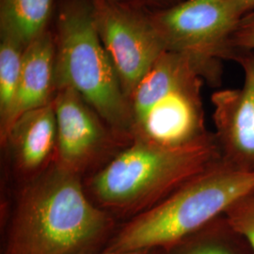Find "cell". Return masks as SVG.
Here are the masks:
<instances>
[{
	"mask_svg": "<svg viewBox=\"0 0 254 254\" xmlns=\"http://www.w3.org/2000/svg\"><path fill=\"white\" fill-rule=\"evenodd\" d=\"M233 61L243 71V83L212 95L216 138L224 159L254 170V53L238 51Z\"/></svg>",
	"mask_w": 254,
	"mask_h": 254,
	"instance_id": "obj_9",
	"label": "cell"
},
{
	"mask_svg": "<svg viewBox=\"0 0 254 254\" xmlns=\"http://www.w3.org/2000/svg\"><path fill=\"white\" fill-rule=\"evenodd\" d=\"M148 13L167 51L189 57L204 81L218 86L222 63L236 55L232 39L243 18L230 1L185 0Z\"/></svg>",
	"mask_w": 254,
	"mask_h": 254,
	"instance_id": "obj_6",
	"label": "cell"
},
{
	"mask_svg": "<svg viewBox=\"0 0 254 254\" xmlns=\"http://www.w3.org/2000/svg\"><path fill=\"white\" fill-rule=\"evenodd\" d=\"M149 254H254L242 236L234 232L227 222L214 221L173 245L149 251Z\"/></svg>",
	"mask_w": 254,
	"mask_h": 254,
	"instance_id": "obj_13",
	"label": "cell"
},
{
	"mask_svg": "<svg viewBox=\"0 0 254 254\" xmlns=\"http://www.w3.org/2000/svg\"><path fill=\"white\" fill-rule=\"evenodd\" d=\"M54 33L55 88L76 91L121 136L131 140L129 101L93 24L91 0H67Z\"/></svg>",
	"mask_w": 254,
	"mask_h": 254,
	"instance_id": "obj_4",
	"label": "cell"
},
{
	"mask_svg": "<svg viewBox=\"0 0 254 254\" xmlns=\"http://www.w3.org/2000/svg\"><path fill=\"white\" fill-rule=\"evenodd\" d=\"M203 81L189 57L166 51L128 98L131 140L181 146L208 136L201 97Z\"/></svg>",
	"mask_w": 254,
	"mask_h": 254,
	"instance_id": "obj_5",
	"label": "cell"
},
{
	"mask_svg": "<svg viewBox=\"0 0 254 254\" xmlns=\"http://www.w3.org/2000/svg\"><path fill=\"white\" fill-rule=\"evenodd\" d=\"M253 191L254 170L221 157L153 208L118 227L104 252H141L173 245L207 226Z\"/></svg>",
	"mask_w": 254,
	"mask_h": 254,
	"instance_id": "obj_3",
	"label": "cell"
},
{
	"mask_svg": "<svg viewBox=\"0 0 254 254\" xmlns=\"http://www.w3.org/2000/svg\"><path fill=\"white\" fill-rule=\"evenodd\" d=\"M149 254V251H141V252H127V253H106V252H102V253H97V254Z\"/></svg>",
	"mask_w": 254,
	"mask_h": 254,
	"instance_id": "obj_19",
	"label": "cell"
},
{
	"mask_svg": "<svg viewBox=\"0 0 254 254\" xmlns=\"http://www.w3.org/2000/svg\"><path fill=\"white\" fill-rule=\"evenodd\" d=\"M236 52L254 53V11L241 19L232 39Z\"/></svg>",
	"mask_w": 254,
	"mask_h": 254,
	"instance_id": "obj_16",
	"label": "cell"
},
{
	"mask_svg": "<svg viewBox=\"0 0 254 254\" xmlns=\"http://www.w3.org/2000/svg\"><path fill=\"white\" fill-rule=\"evenodd\" d=\"M25 46L0 35V133L8 124L23 65Z\"/></svg>",
	"mask_w": 254,
	"mask_h": 254,
	"instance_id": "obj_14",
	"label": "cell"
},
{
	"mask_svg": "<svg viewBox=\"0 0 254 254\" xmlns=\"http://www.w3.org/2000/svg\"><path fill=\"white\" fill-rule=\"evenodd\" d=\"M117 229L116 218L89 197L81 176L53 164L21 191L1 254H97Z\"/></svg>",
	"mask_w": 254,
	"mask_h": 254,
	"instance_id": "obj_1",
	"label": "cell"
},
{
	"mask_svg": "<svg viewBox=\"0 0 254 254\" xmlns=\"http://www.w3.org/2000/svg\"><path fill=\"white\" fill-rule=\"evenodd\" d=\"M55 61L54 33L50 29L25 48L18 90L8 124L0 133L1 144L21 115L53 102L56 92Z\"/></svg>",
	"mask_w": 254,
	"mask_h": 254,
	"instance_id": "obj_11",
	"label": "cell"
},
{
	"mask_svg": "<svg viewBox=\"0 0 254 254\" xmlns=\"http://www.w3.org/2000/svg\"><path fill=\"white\" fill-rule=\"evenodd\" d=\"M53 106L57 121L54 164L64 171L82 176L98 166L103 168L131 142L71 88L58 89Z\"/></svg>",
	"mask_w": 254,
	"mask_h": 254,
	"instance_id": "obj_8",
	"label": "cell"
},
{
	"mask_svg": "<svg viewBox=\"0 0 254 254\" xmlns=\"http://www.w3.org/2000/svg\"><path fill=\"white\" fill-rule=\"evenodd\" d=\"M229 1L242 17L254 11V0H229Z\"/></svg>",
	"mask_w": 254,
	"mask_h": 254,
	"instance_id": "obj_18",
	"label": "cell"
},
{
	"mask_svg": "<svg viewBox=\"0 0 254 254\" xmlns=\"http://www.w3.org/2000/svg\"><path fill=\"white\" fill-rule=\"evenodd\" d=\"M222 157L216 136L181 146L133 139L94 173L86 190L115 218L144 213Z\"/></svg>",
	"mask_w": 254,
	"mask_h": 254,
	"instance_id": "obj_2",
	"label": "cell"
},
{
	"mask_svg": "<svg viewBox=\"0 0 254 254\" xmlns=\"http://www.w3.org/2000/svg\"><path fill=\"white\" fill-rule=\"evenodd\" d=\"M54 0H0V35L27 47L49 30Z\"/></svg>",
	"mask_w": 254,
	"mask_h": 254,
	"instance_id": "obj_12",
	"label": "cell"
},
{
	"mask_svg": "<svg viewBox=\"0 0 254 254\" xmlns=\"http://www.w3.org/2000/svg\"><path fill=\"white\" fill-rule=\"evenodd\" d=\"M2 145L9 148L15 170L27 182L46 172L54 164L57 151L53 102L21 115Z\"/></svg>",
	"mask_w": 254,
	"mask_h": 254,
	"instance_id": "obj_10",
	"label": "cell"
},
{
	"mask_svg": "<svg viewBox=\"0 0 254 254\" xmlns=\"http://www.w3.org/2000/svg\"><path fill=\"white\" fill-rule=\"evenodd\" d=\"M93 24L127 99L167 51L144 9L111 0H91Z\"/></svg>",
	"mask_w": 254,
	"mask_h": 254,
	"instance_id": "obj_7",
	"label": "cell"
},
{
	"mask_svg": "<svg viewBox=\"0 0 254 254\" xmlns=\"http://www.w3.org/2000/svg\"><path fill=\"white\" fill-rule=\"evenodd\" d=\"M111 1L132 6L137 9H144L147 11H154V10H159V9H168L176 4L181 3L185 0H111Z\"/></svg>",
	"mask_w": 254,
	"mask_h": 254,
	"instance_id": "obj_17",
	"label": "cell"
},
{
	"mask_svg": "<svg viewBox=\"0 0 254 254\" xmlns=\"http://www.w3.org/2000/svg\"><path fill=\"white\" fill-rule=\"evenodd\" d=\"M225 215L228 225L245 239L254 254V191L237 200Z\"/></svg>",
	"mask_w": 254,
	"mask_h": 254,
	"instance_id": "obj_15",
	"label": "cell"
}]
</instances>
